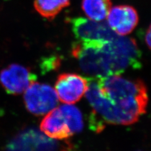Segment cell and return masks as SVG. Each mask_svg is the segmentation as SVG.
I'll return each instance as SVG.
<instances>
[{"label":"cell","instance_id":"obj_1","mask_svg":"<svg viewBox=\"0 0 151 151\" xmlns=\"http://www.w3.org/2000/svg\"><path fill=\"white\" fill-rule=\"evenodd\" d=\"M85 94L95 115L101 121L113 125H128L137 122L145 113L149 100L142 81L120 74L89 78Z\"/></svg>","mask_w":151,"mask_h":151},{"label":"cell","instance_id":"obj_2","mask_svg":"<svg viewBox=\"0 0 151 151\" xmlns=\"http://www.w3.org/2000/svg\"><path fill=\"white\" fill-rule=\"evenodd\" d=\"M84 123L78 108L64 105L47 113L40 123V129L46 136L55 140H63L81 132Z\"/></svg>","mask_w":151,"mask_h":151},{"label":"cell","instance_id":"obj_3","mask_svg":"<svg viewBox=\"0 0 151 151\" xmlns=\"http://www.w3.org/2000/svg\"><path fill=\"white\" fill-rule=\"evenodd\" d=\"M106 43L83 42L73 44L71 53L83 71L94 78L113 75L111 58Z\"/></svg>","mask_w":151,"mask_h":151},{"label":"cell","instance_id":"obj_4","mask_svg":"<svg viewBox=\"0 0 151 151\" xmlns=\"http://www.w3.org/2000/svg\"><path fill=\"white\" fill-rule=\"evenodd\" d=\"M64 146L37 129L28 128L14 137L5 151H68L63 149Z\"/></svg>","mask_w":151,"mask_h":151},{"label":"cell","instance_id":"obj_5","mask_svg":"<svg viewBox=\"0 0 151 151\" xmlns=\"http://www.w3.org/2000/svg\"><path fill=\"white\" fill-rule=\"evenodd\" d=\"M69 22L73 34L79 42L105 43L118 35L105 20L96 21L88 18L77 17L70 19Z\"/></svg>","mask_w":151,"mask_h":151},{"label":"cell","instance_id":"obj_6","mask_svg":"<svg viewBox=\"0 0 151 151\" xmlns=\"http://www.w3.org/2000/svg\"><path fill=\"white\" fill-rule=\"evenodd\" d=\"M59 99L54 89L47 84L34 82L25 91L27 110L35 115L47 114L56 108Z\"/></svg>","mask_w":151,"mask_h":151},{"label":"cell","instance_id":"obj_7","mask_svg":"<svg viewBox=\"0 0 151 151\" xmlns=\"http://www.w3.org/2000/svg\"><path fill=\"white\" fill-rule=\"evenodd\" d=\"M88 88V79L75 73H63L57 78L55 91L58 99L65 104L79 101Z\"/></svg>","mask_w":151,"mask_h":151},{"label":"cell","instance_id":"obj_8","mask_svg":"<svg viewBox=\"0 0 151 151\" xmlns=\"http://www.w3.org/2000/svg\"><path fill=\"white\" fill-rule=\"evenodd\" d=\"M36 75L20 64H13L0 72V83L8 94H19L25 92L35 82Z\"/></svg>","mask_w":151,"mask_h":151},{"label":"cell","instance_id":"obj_9","mask_svg":"<svg viewBox=\"0 0 151 151\" xmlns=\"http://www.w3.org/2000/svg\"><path fill=\"white\" fill-rule=\"evenodd\" d=\"M106 20L108 25L116 35L126 36L137 25L139 15L134 7L118 5L110 8Z\"/></svg>","mask_w":151,"mask_h":151},{"label":"cell","instance_id":"obj_10","mask_svg":"<svg viewBox=\"0 0 151 151\" xmlns=\"http://www.w3.org/2000/svg\"><path fill=\"white\" fill-rule=\"evenodd\" d=\"M111 8V0H83L81 3V8L85 15L96 21L106 20Z\"/></svg>","mask_w":151,"mask_h":151},{"label":"cell","instance_id":"obj_11","mask_svg":"<svg viewBox=\"0 0 151 151\" xmlns=\"http://www.w3.org/2000/svg\"><path fill=\"white\" fill-rule=\"evenodd\" d=\"M70 0H34L35 10L42 17L52 20L64 8L69 6Z\"/></svg>","mask_w":151,"mask_h":151},{"label":"cell","instance_id":"obj_12","mask_svg":"<svg viewBox=\"0 0 151 151\" xmlns=\"http://www.w3.org/2000/svg\"><path fill=\"white\" fill-rule=\"evenodd\" d=\"M150 27H149L147 29V32H146L145 35V43L147 44L149 49L150 48Z\"/></svg>","mask_w":151,"mask_h":151}]
</instances>
